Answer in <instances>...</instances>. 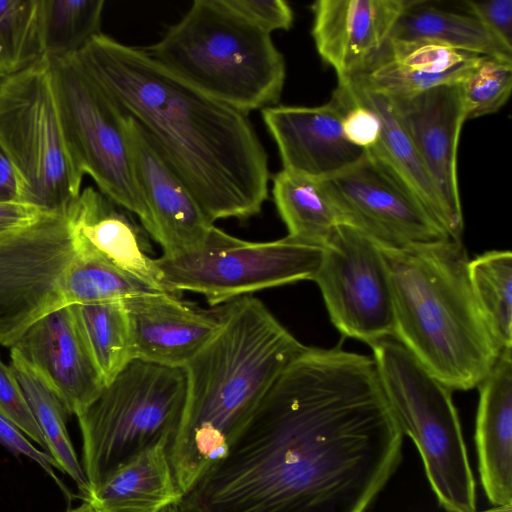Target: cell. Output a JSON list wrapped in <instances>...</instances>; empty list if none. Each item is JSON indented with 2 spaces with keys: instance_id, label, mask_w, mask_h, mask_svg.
Returning <instances> with one entry per match:
<instances>
[{
  "instance_id": "cell-1",
  "label": "cell",
  "mask_w": 512,
  "mask_h": 512,
  "mask_svg": "<svg viewBox=\"0 0 512 512\" xmlns=\"http://www.w3.org/2000/svg\"><path fill=\"white\" fill-rule=\"evenodd\" d=\"M404 434L373 356L307 347L281 373L181 512H366Z\"/></svg>"
},
{
  "instance_id": "cell-2",
  "label": "cell",
  "mask_w": 512,
  "mask_h": 512,
  "mask_svg": "<svg viewBox=\"0 0 512 512\" xmlns=\"http://www.w3.org/2000/svg\"><path fill=\"white\" fill-rule=\"evenodd\" d=\"M76 55L143 129L213 223L261 212L268 156L248 114L198 90L144 49L103 33Z\"/></svg>"
},
{
  "instance_id": "cell-3",
  "label": "cell",
  "mask_w": 512,
  "mask_h": 512,
  "mask_svg": "<svg viewBox=\"0 0 512 512\" xmlns=\"http://www.w3.org/2000/svg\"><path fill=\"white\" fill-rule=\"evenodd\" d=\"M306 348L258 298L227 303L220 330L184 367L185 405L168 448L183 495L225 458L268 390Z\"/></svg>"
},
{
  "instance_id": "cell-4",
  "label": "cell",
  "mask_w": 512,
  "mask_h": 512,
  "mask_svg": "<svg viewBox=\"0 0 512 512\" xmlns=\"http://www.w3.org/2000/svg\"><path fill=\"white\" fill-rule=\"evenodd\" d=\"M378 245L392 291L394 338L451 391L477 388L502 350L474 298L462 241Z\"/></svg>"
},
{
  "instance_id": "cell-5",
  "label": "cell",
  "mask_w": 512,
  "mask_h": 512,
  "mask_svg": "<svg viewBox=\"0 0 512 512\" xmlns=\"http://www.w3.org/2000/svg\"><path fill=\"white\" fill-rule=\"evenodd\" d=\"M146 53L205 94L246 114L276 104L286 66L271 34L223 0H195Z\"/></svg>"
},
{
  "instance_id": "cell-6",
  "label": "cell",
  "mask_w": 512,
  "mask_h": 512,
  "mask_svg": "<svg viewBox=\"0 0 512 512\" xmlns=\"http://www.w3.org/2000/svg\"><path fill=\"white\" fill-rule=\"evenodd\" d=\"M391 411L446 512H477L476 482L452 391L397 339L370 345Z\"/></svg>"
},
{
  "instance_id": "cell-7",
  "label": "cell",
  "mask_w": 512,
  "mask_h": 512,
  "mask_svg": "<svg viewBox=\"0 0 512 512\" xmlns=\"http://www.w3.org/2000/svg\"><path fill=\"white\" fill-rule=\"evenodd\" d=\"M0 148L16 177L17 200L54 211L81 193L84 174L64 124L50 57L1 82Z\"/></svg>"
},
{
  "instance_id": "cell-8",
  "label": "cell",
  "mask_w": 512,
  "mask_h": 512,
  "mask_svg": "<svg viewBox=\"0 0 512 512\" xmlns=\"http://www.w3.org/2000/svg\"><path fill=\"white\" fill-rule=\"evenodd\" d=\"M187 390L184 368L132 360L76 417L90 489L161 441L171 443Z\"/></svg>"
},
{
  "instance_id": "cell-9",
  "label": "cell",
  "mask_w": 512,
  "mask_h": 512,
  "mask_svg": "<svg viewBox=\"0 0 512 512\" xmlns=\"http://www.w3.org/2000/svg\"><path fill=\"white\" fill-rule=\"evenodd\" d=\"M322 247L286 236L268 242L236 238L214 226L193 251L155 258L170 293L190 291L211 307L266 288L314 280Z\"/></svg>"
},
{
  "instance_id": "cell-10",
  "label": "cell",
  "mask_w": 512,
  "mask_h": 512,
  "mask_svg": "<svg viewBox=\"0 0 512 512\" xmlns=\"http://www.w3.org/2000/svg\"><path fill=\"white\" fill-rule=\"evenodd\" d=\"M82 250L69 205L0 236V345L11 348L38 320L68 306V275Z\"/></svg>"
},
{
  "instance_id": "cell-11",
  "label": "cell",
  "mask_w": 512,
  "mask_h": 512,
  "mask_svg": "<svg viewBox=\"0 0 512 512\" xmlns=\"http://www.w3.org/2000/svg\"><path fill=\"white\" fill-rule=\"evenodd\" d=\"M51 59L61 113L82 173L144 228L148 213L135 178L128 116L76 54Z\"/></svg>"
},
{
  "instance_id": "cell-12",
  "label": "cell",
  "mask_w": 512,
  "mask_h": 512,
  "mask_svg": "<svg viewBox=\"0 0 512 512\" xmlns=\"http://www.w3.org/2000/svg\"><path fill=\"white\" fill-rule=\"evenodd\" d=\"M337 330L372 345L394 338V308L378 243L358 229L337 225L322 246L314 277Z\"/></svg>"
},
{
  "instance_id": "cell-13",
  "label": "cell",
  "mask_w": 512,
  "mask_h": 512,
  "mask_svg": "<svg viewBox=\"0 0 512 512\" xmlns=\"http://www.w3.org/2000/svg\"><path fill=\"white\" fill-rule=\"evenodd\" d=\"M342 224L376 243L405 247L450 238L418 199L373 155L322 180Z\"/></svg>"
},
{
  "instance_id": "cell-14",
  "label": "cell",
  "mask_w": 512,
  "mask_h": 512,
  "mask_svg": "<svg viewBox=\"0 0 512 512\" xmlns=\"http://www.w3.org/2000/svg\"><path fill=\"white\" fill-rule=\"evenodd\" d=\"M128 130L135 178L147 208V234L163 250L175 256L200 248L214 223L152 143L128 116Z\"/></svg>"
},
{
  "instance_id": "cell-15",
  "label": "cell",
  "mask_w": 512,
  "mask_h": 512,
  "mask_svg": "<svg viewBox=\"0 0 512 512\" xmlns=\"http://www.w3.org/2000/svg\"><path fill=\"white\" fill-rule=\"evenodd\" d=\"M397 121L415 147L462 240L463 212L457 173L460 133L466 121L459 84L436 86L390 99Z\"/></svg>"
},
{
  "instance_id": "cell-16",
  "label": "cell",
  "mask_w": 512,
  "mask_h": 512,
  "mask_svg": "<svg viewBox=\"0 0 512 512\" xmlns=\"http://www.w3.org/2000/svg\"><path fill=\"white\" fill-rule=\"evenodd\" d=\"M227 303L205 309L169 292L125 301L134 360L184 368L220 330Z\"/></svg>"
},
{
  "instance_id": "cell-17",
  "label": "cell",
  "mask_w": 512,
  "mask_h": 512,
  "mask_svg": "<svg viewBox=\"0 0 512 512\" xmlns=\"http://www.w3.org/2000/svg\"><path fill=\"white\" fill-rule=\"evenodd\" d=\"M345 106L332 94L315 107L271 106L262 110L283 169L325 180L359 162L366 151L350 143L342 129Z\"/></svg>"
},
{
  "instance_id": "cell-18",
  "label": "cell",
  "mask_w": 512,
  "mask_h": 512,
  "mask_svg": "<svg viewBox=\"0 0 512 512\" xmlns=\"http://www.w3.org/2000/svg\"><path fill=\"white\" fill-rule=\"evenodd\" d=\"M12 347L41 375L68 415L84 411L105 386L70 306L38 320Z\"/></svg>"
},
{
  "instance_id": "cell-19",
  "label": "cell",
  "mask_w": 512,
  "mask_h": 512,
  "mask_svg": "<svg viewBox=\"0 0 512 512\" xmlns=\"http://www.w3.org/2000/svg\"><path fill=\"white\" fill-rule=\"evenodd\" d=\"M411 0H319L312 37L321 59L347 81L385 43Z\"/></svg>"
},
{
  "instance_id": "cell-20",
  "label": "cell",
  "mask_w": 512,
  "mask_h": 512,
  "mask_svg": "<svg viewBox=\"0 0 512 512\" xmlns=\"http://www.w3.org/2000/svg\"><path fill=\"white\" fill-rule=\"evenodd\" d=\"M482 57L438 43L388 38L342 83L389 99L407 98L436 86L459 84Z\"/></svg>"
},
{
  "instance_id": "cell-21",
  "label": "cell",
  "mask_w": 512,
  "mask_h": 512,
  "mask_svg": "<svg viewBox=\"0 0 512 512\" xmlns=\"http://www.w3.org/2000/svg\"><path fill=\"white\" fill-rule=\"evenodd\" d=\"M69 209L76 234L88 253L153 290L168 292L155 258L149 256L148 234L133 214L90 186L69 204Z\"/></svg>"
},
{
  "instance_id": "cell-22",
  "label": "cell",
  "mask_w": 512,
  "mask_h": 512,
  "mask_svg": "<svg viewBox=\"0 0 512 512\" xmlns=\"http://www.w3.org/2000/svg\"><path fill=\"white\" fill-rule=\"evenodd\" d=\"M475 447L483 491L493 507L512 506V347L478 386Z\"/></svg>"
},
{
  "instance_id": "cell-23",
  "label": "cell",
  "mask_w": 512,
  "mask_h": 512,
  "mask_svg": "<svg viewBox=\"0 0 512 512\" xmlns=\"http://www.w3.org/2000/svg\"><path fill=\"white\" fill-rule=\"evenodd\" d=\"M169 441L140 452L93 486L86 499L103 512H159L180 504L168 456Z\"/></svg>"
},
{
  "instance_id": "cell-24",
  "label": "cell",
  "mask_w": 512,
  "mask_h": 512,
  "mask_svg": "<svg viewBox=\"0 0 512 512\" xmlns=\"http://www.w3.org/2000/svg\"><path fill=\"white\" fill-rule=\"evenodd\" d=\"M337 85L353 101L370 107L380 118V139L366 152L373 155L395 175L451 239L462 241L455 234L448 211L426 167L397 121L390 99L347 83Z\"/></svg>"
},
{
  "instance_id": "cell-25",
  "label": "cell",
  "mask_w": 512,
  "mask_h": 512,
  "mask_svg": "<svg viewBox=\"0 0 512 512\" xmlns=\"http://www.w3.org/2000/svg\"><path fill=\"white\" fill-rule=\"evenodd\" d=\"M389 38L433 42L481 56L512 60V49L502 44L474 16L444 10L420 0H411Z\"/></svg>"
},
{
  "instance_id": "cell-26",
  "label": "cell",
  "mask_w": 512,
  "mask_h": 512,
  "mask_svg": "<svg viewBox=\"0 0 512 512\" xmlns=\"http://www.w3.org/2000/svg\"><path fill=\"white\" fill-rule=\"evenodd\" d=\"M272 193L288 236L322 247L341 216L323 181L282 169L273 177Z\"/></svg>"
},
{
  "instance_id": "cell-27",
  "label": "cell",
  "mask_w": 512,
  "mask_h": 512,
  "mask_svg": "<svg viewBox=\"0 0 512 512\" xmlns=\"http://www.w3.org/2000/svg\"><path fill=\"white\" fill-rule=\"evenodd\" d=\"M10 356L9 366L43 433L49 454L59 470L68 474L76 483L81 499H86L90 486L67 431L65 419L68 414L41 375L14 347L10 349Z\"/></svg>"
},
{
  "instance_id": "cell-28",
  "label": "cell",
  "mask_w": 512,
  "mask_h": 512,
  "mask_svg": "<svg viewBox=\"0 0 512 512\" xmlns=\"http://www.w3.org/2000/svg\"><path fill=\"white\" fill-rule=\"evenodd\" d=\"M70 308L81 339L106 385L134 360L124 302L74 304Z\"/></svg>"
},
{
  "instance_id": "cell-29",
  "label": "cell",
  "mask_w": 512,
  "mask_h": 512,
  "mask_svg": "<svg viewBox=\"0 0 512 512\" xmlns=\"http://www.w3.org/2000/svg\"><path fill=\"white\" fill-rule=\"evenodd\" d=\"M471 289L500 350L512 347V253L493 250L468 262Z\"/></svg>"
},
{
  "instance_id": "cell-30",
  "label": "cell",
  "mask_w": 512,
  "mask_h": 512,
  "mask_svg": "<svg viewBox=\"0 0 512 512\" xmlns=\"http://www.w3.org/2000/svg\"><path fill=\"white\" fill-rule=\"evenodd\" d=\"M43 0L0 1V73H17L45 56Z\"/></svg>"
},
{
  "instance_id": "cell-31",
  "label": "cell",
  "mask_w": 512,
  "mask_h": 512,
  "mask_svg": "<svg viewBox=\"0 0 512 512\" xmlns=\"http://www.w3.org/2000/svg\"><path fill=\"white\" fill-rule=\"evenodd\" d=\"M103 0H43L45 55L50 58L78 53L102 33Z\"/></svg>"
},
{
  "instance_id": "cell-32",
  "label": "cell",
  "mask_w": 512,
  "mask_h": 512,
  "mask_svg": "<svg viewBox=\"0 0 512 512\" xmlns=\"http://www.w3.org/2000/svg\"><path fill=\"white\" fill-rule=\"evenodd\" d=\"M153 292L161 291L149 288L84 248L71 266L66 288L68 306L125 302Z\"/></svg>"
},
{
  "instance_id": "cell-33",
  "label": "cell",
  "mask_w": 512,
  "mask_h": 512,
  "mask_svg": "<svg viewBox=\"0 0 512 512\" xmlns=\"http://www.w3.org/2000/svg\"><path fill=\"white\" fill-rule=\"evenodd\" d=\"M466 121L498 112L512 89V60L483 56L459 83Z\"/></svg>"
},
{
  "instance_id": "cell-34",
  "label": "cell",
  "mask_w": 512,
  "mask_h": 512,
  "mask_svg": "<svg viewBox=\"0 0 512 512\" xmlns=\"http://www.w3.org/2000/svg\"><path fill=\"white\" fill-rule=\"evenodd\" d=\"M0 415L47 450L43 433L10 366L0 359Z\"/></svg>"
},
{
  "instance_id": "cell-35",
  "label": "cell",
  "mask_w": 512,
  "mask_h": 512,
  "mask_svg": "<svg viewBox=\"0 0 512 512\" xmlns=\"http://www.w3.org/2000/svg\"><path fill=\"white\" fill-rule=\"evenodd\" d=\"M333 94L345 106L342 129L347 140L365 151L373 148L381 136V121L377 113L370 107L353 101L338 85Z\"/></svg>"
},
{
  "instance_id": "cell-36",
  "label": "cell",
  "mask_w": 512,
  "mask_h": 512,
  "mask_svg": "<svg viewBox=\"0 0 512 512\" xmlns=\"http://www.w3.org/2000/svg\"><path fill=\"white\" fill-rule=\"evenodd\" d=\"M234 13L272 33L275 30H288L294 20L290 5L283 0H223Z\"/></svg>"
},
{
  "instance_id": "cell-37",
  "label": "cell",
  "mask_w": 512,
  "mask_h": 512,
  "mask_svg": "<svg viewBox=\"0 0 512 512\" xmlns=\"http://www.w3.org/2000/svg\"><path fill=\"white\" fill-rule=\"evenodd\" d=\"M474 16L502 44L512 49V0L464 1Z\"/></svg>"
},
{
  "instance_id": "cell-38",
  "label": "cell",
  "mask_w": 512,
  "mask_h": 512,
  "mask_svg": "<svg viewBox=\"0 0 512 512\" xmlns=\"http://www.w3.org/2000/svg\"><path fill=\"white\" fill-rule=\"evenodd\" d=\"M0 444L9 449L16 456L23 454L35 461L57 483L68 499L73 498V495L53 471V467L59 470L53 457L49 453L34 447L17 427L1 415Z\"/></svg>"
},
{
  "instance_id": "cell-39",
  "label": "cell",
  "mask_w": 512,
  "mask_h": 512,
  "mask_svg": "<svg viewBox=\"0 0 512 512\" xmlns=\"http://www.w3.org/2000/svg\"><path fill=\"white\" fill-rule=\"evenodd\" d=\"M45 212L28 202L0 201V236L35 222Z\"/></svg>"
},
{
  "instance_id": "cell-40",
  "label": "cell",
  "mask_w": 512,
  "mask_h": 512,
  "mask_svg": "<svg viewBox=\"0 0 512 512\" xmlns=\"http://www.w3.org/2000/svg\"><path fill=\"white\" fill-rule=\"evenodd\" d=\"M17 200V181L12 165L0 148V201Z\"/></svg>"
},
{
  "instance_id": "cell-41",
  "label": "cell",
  "mask_w": 512,
  "mask_h": 512,
  "mask_svg": "<svg viewBox=\"0 0 512 512\" xmlns=\"http://www.w3.org/2000/svg\"><path fill=\"white\" fill-rule=\"evenodd\" d=\"M66 512H97V510L90 501L83 500L81 505Z\"/></svg>"
},
{
  "instance_id": "cell-42",
  "label": "cell",
  "mask_w": 512,
  "mask_h": 512,
  "mask_svg": "<svg viewBox=\"0 0 512 512\" xmlns=\"http://www.w3.org/2000/svg\"><path fill=\"white\" fill-rule=\"evenodd\" d=\"M480 512H512V506L492 507Z\"/></svg>"
},
{
  "instance_id": "cell-43",
  "label": "cell",
  "mask_w": 512,
  "mask_h": 512,
  "mask_svg": "<svg viewBox=\"0 0 512 512\" xmlns=\"http://www.w3.org/2000/svg\"><path fill=\"white\" fill-rule=\"evenodd\" d=\"M159 512H181L178 504H172L169 506L164 507Z\"/></svg>"
},
{
  "instance_id": "cell-44",
  "label": "cell",
  "mask_w": 512,
  "mask_h": 512,
  "mask_svg": "<svg viewBox=\"0 0 512 512\" xmlns=\"http://www.w3.org/2000/svg\"><path fill=\"white\" fill-rule=\"evenodd\" d=\"M4 77H5V76H4L3 74H1V73H0V84H1V82L3 81Z\"/></svg>"
},
{
  "instance_id": "cell-45",
  "label": "cell",
  "mask_w": 512,
  "mask_h": 512,
  "mask_svg": "<svg viewBox=\"0 0 512 512\" xmlns=\"http://www.w3.org/2000/svg\"><path fill=\"white\" fill-rule=\"evenodd\" d=\"M96 510H97V512H103V511H101V510H98V509H96Z\"/></svg>"
}]
</instances>
